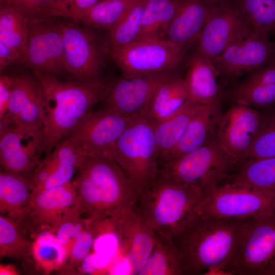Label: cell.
Instances as JSON below:
<instances>
[{"label": "cell", "mask_w": 275, "mask_h": 275, "mask_svg": "<svg viewBox=\"0 0 275 275\" xmlns=\"http://www.w3.org/2000/svg\"><path fill=\"white\" fill-rule=\"evenodd\" d=\"M72 181L82 215L106 221L136 209L139 193L109 155L86 154Z\"/></svg>", "instance_id": "cell-1"}, {"label": "cell", "mask_w": 275, "mask_h": 275, "mask_svg": "<svg viewBox=\"0 0 275 275\" xmlns=\"http://www.w3.org/2000/svg\"><path fill=\"white\" fill-rule=\"evenodd\" d=\"M32 72L42 90V135L46 156L96 103L106 98L113 80L67 81L48 73Z\"/></svg>", "instance_id": "cell-2"}, {"label": "cell", "mask_w": 275, "mask_h": 275, "mask_svg": "<svg viewBox=\"0 0 275 275\" xmlns=\"http://www.w3.org/2000/svg\"><path fill=\"white\" fill-rule=\"evenodd\" d=\"M245 219L198 215L173 238L183 259L184 275L224 272L238 245Z\"/></svg>", "instance_id": "cell-3"}, {"label": "cell", "mask_w": 275, "mask_h": 275, "mask_svg": "<svg viewBox=\"0 0 275 275\" xmlns=\"http://www.w3.org/2000/svg\"><path fill=\"white\" fill-rule=\"evenodd\" d=\"M205 197L159 170L151 186L139 196L136 210L155 232L174 238L199 214Z\"/></svg>", "instance_id": "cell-4"}, {"label": "cell", "mask_w": 275, "mask_h": 275, "mask_svg": "<svg viewBox=\"0 0 275 275\" xmlns=\"http://www.w3.org/2000/svg\"><path fill=\"white\" fill-rule=\"evenodd\" d=\"M110 156L141 194L152 184L158 172L154 124L145 114L134 117L112 149Z\"/></svg>", "instance_id": "cell-5"}, {"label": "cell", "mask_w": 275, "mask_h": 275, "mask_svg": "<svg viewBox=\"0 0 275 275\" xmlns=\"http://www.w3.org/2000/svg\"><path fill=\"white\" fill-rule=\"evenodd\" d=\"M227 274L275 275V212L246 218Z\"/></svg>", "instance_id": "cell-6"}, {"label": "cell", "mask_w": 275, "mask_h": 275, "mask_svg": "<svg viewBox=\"0 0 275 275\" xmlns=\"http://www.w3.org/2000/svg\"><path fill=\"white\" fill-rule=\"evenodd\" d=\"M104 46L124 76L177 73L188 57L187 51L167 39H140L121 47Z\"/></svg>", "instance_id": "cell-7"}, {"label": "cell", "mask_w": 275, "mask_h": 275, "mask_svg": "<svg viewBox=\"0 0 275 275\" xmlns=\"http://www.w3.org/2000/svg\"><path fill=\"white\" fill-rule=\"evenodd\" d=\"M62 34L65 67L75 81H100L108 57L103 39L71 19L57 18Z\"/></svg>", "instance_id": "cell-8"}, {"label": "cell", "mask_w": 275, "mask_h": 275, "mask_svg": "<svg viewBox=\"0 0 275 275\" xmlns=\"http://www.w3.org/2000/svg\"><path fill=\"white\" fill-rule=\"evenodd\" d=\"M233 164L214 137L199 149L162 164L158 170L179 183L198 188L205 197L226 179Z\"/></svg>", "instance_id": "cell-9"}, {"label": "cell", "mask_w": 275, "mask_h": 275, "mask_svg": "<svg viewBox=\"0 0 275 275\" xmlns=\"http://www.w3.org/2000/svg\"><path fill=\"white\" fill-rule=\"evenodd\" d=\"M80 215L78 198L71 181L32 194L24 214L16 224L35 239L42 232L56 233L62 224Z\"/></svg>", "instance_id": "cell-10"}, {"label": "cell", "mask_w": 275, "mask_h": 275, "mask_svg": "<svg viewBox=\"0 0 275 275\" xmlns=\"http://www.w3.org/2000/svg\"><path fill=\"white\" fill-rule=\"evenodd\" d=\"M275 212V198L253 187L226 183L205 197L199 215L221 219H246Z\"/></svg>", "instance_id": "cell-11"}, {"label": "cell", "mask_w": 275, "mask_h": 275, "mask_svg": "<svg viewBox=\"0 0 275 275\" xmlns=\"http://www.w3.org/2000/svg\"><path fill=\"white\" fill-rule=\"evenodd\" d=\"M134 116H123L106 107L90 111L64 138L85 154L109 155L114 145Z\"/></svg>", "instance_id": "cell-12"}, {"label": "cell", "mask_w": 275, "mask_h": 275, "mask_svg": "<svg viewBox=\"0 0 275 275\" xmlns=\"http://www.w3.org/2000/svg\"><path fill=\"white\" fill-rule=\"evenodd\" d=\"M261 122L262 113L245 105L233 103L223 113L214 139L234 164L249 159Z\"/></svg>", "instance_id": "cell-13"}, {"label": "cell", "mask_w": 275, "mask_h": 275, "mask_svg": "<svg viewBox=\"0 0 275 275\" xmlns=\"http://www.w3.org/2000/svg\"><path fill=\"white\" fill-rule=\"evenodd\" d=\"M275 60V42L269 36L254 33L228 47L212 62L222 86Z\"/></svg>", "instance_id": "cell-14"}, {"label": "cell", "mask_w": 275, "mask_h": 275, "mask_svg": "<svg viewBox=\"0 0 275 275\" xmlns=\"http://www.w3.org/2000/svg\"><path fill=\"white\" fill-rule=\"evenodd\" d=\"M21 61L33 71L58 77L66 72L63 41L57 18L29 21V33Z\"/></svg>", "instance_id": "cell-15"}, {"label": "cell", "mask_w": 275, "mask_h": 275, "mask_svg": "<svg viewBox=\"0 0 275 275\" xmlns=\"http://www.w3.org/2000/svg\"><path fill=\"white\" fill-rule=\"evenodd\" d=\"M254 33L233 3L216 6L200 34L196 49L212 64L230 45Z\"/></svg>", "instance_id": "cell-16"}, {"label": "cell", "mask_w": 275, "mask_h": 275, "mask_svg": "<svg viewBox=\"0 0 275 275\" xmlns=\"http://www.w3.org/2000/svg\"><path fill=\"white\" fill-rule=\"evenodd\" d=\"M44 153L42 131L20 126L0 130V163L8 171L31 176Z\"/></svg>", "instance_id": "cell-17"}, {"label": "cell", "mask_w": 275, "mask_h": 275, "mask_svg": "<svg viewBox=\"0 0 275 275\" xmlns=\"http://www.w3.org/2000/svg\"><path fill=\"white\" fill-rule=\"evenodd\" d=\"M177 73L142 76H124L113 80L111 90L103 100L105 107L125 117L141 114L157 87Z\"/></svg>", "instance_id": "cell-18"}, {"label": "cell", "mask_w": 275, "mask_h": 275, "mask_svg": "<svg viewBox=\"0 0 275 275\" xmlns=\"http://www.w3.org/2000/svg\"><path fill=\"white\" fill-rule=\"evenodd\" d=\"M110 222L131 274H138L154 248L155 232L143 221L136 209Z\"/></svg>", "instance_id": "cell-19"}, {"label": "cell", "mask_w": 275, "mask_h": 275, "mask_svg": "<svg viewBox=\"0 0 275 275\" xmlns=\"http://www.w3.org/2000/svg\"><path fill=\"white\" fill-rule=\"evenodd\" d=\"M215 7L205 0H180L166 39L187 52Z\"/></svg>", "instance_id": "cell-20"}, {"label": "cell", "mask_w": 275, "mask_h": 275, "mask_svg": "<svg viewBox=\"0 0 275 275\" xmlns=\"http://www.w3.org/2000/svg\"><path fill=\"white\" fill-rule=\"evenodd\" d=\"M222 114L221 102L199 105L179 142L160 166L199 149L213 139Z\"/></svg>", "instance_id": "cell-21"}, {"label": "cell", "mask_w": 275, "mask_h": 275, "mask_svg": "<svg viewBox=\"0 0 275 275\" xmlns=\"http://www.w3.org/2000/svg\"><path fill=\"white\" fill-rule=\"evenodd\" d=\"M187 71L184 78L189 95V100L198 104L221 102L223 98V86L213 65L196 48L188 56Z\"/></svg>", "instance_id": "cell-22"}, {"label": "cell", "mask_w": 275, "mask_h": 275, "mask_svg": "<svg viewBox=\"0 0 275 275\" xmlns=\"http://www.w3.org/2000/svg\"><path fill=\"white\" fill-rule=\"evenodd\" d=\"M188 100L185 80L177 74L160 84L142 114L155 126L180 111Z\"/></svg>", "instance_id": "cell-23"}, {"label": "cell", "mask_w": 275, "mask_h": 275, "mask_svg": "<svg viewBox=\"0 0 275 275\" xmlns=\"http://www.w3.org/2000/svg\"><path fill=\"white\" fill-rule=\"evenodd\" d=\"M33 185L31 177L1 168L0 213L15 223L24 214L30 204Z\"/></svg>", "instance_id": "cell-24"}, {"label": "cell", "mask_w": 275, "mask_h": 275, "mask_svg": "<svg viewBox=\"0 0 275 275\" xmlns=\"http://www.w3.org/2000/svg\"><path fill=\"white\" fill-rule=\"evenodd\" d=\"M153 250L139 275H184L181 253L173 238L155 232Z\"/></svg>", "instance_id": "cell-25"}, {"label": "cell", "mask_w": 275, "mask_h": 275, "mask_svg": "<svg viewBox=\"0 0 275 275\" xmlns=\"http://www.w3.org/2000/svg\"><path fill=\"white\" fill-rule=\"evenodd\" d=\"M199 105L189 100L180 111L154 126L158 168L179 142Z\"/></svg>", "instance_id": "cell-26"}, {"label": "cell", "mask_w": 275, "mask_h": 275, "mask_svg": "<svg viewBox=\"0 0 275 275\" xmlns=\"http://www.w3.org/2000/svg\"><path fill=\"white\" fill-rule=\"evenodd\" d=\"M226 183L249 186L275 198V156L250 159L240 165L237 173L228 175Z\"/></svg>", "instance_id": "cell-27"}, {"label": "cell", "mask_w": 275, "mask_h": 275, "mask_svg": "<svg viewBox=\"0 0 275 275\" xmlns=\"http://www.w3.org/2000/svg\"><path fill=\"white\" fill-rule=\"evenodd\" d=\"M180 0H147L136 40L166 39Z\"/></svg>", "instance_id": "cell-28"}, {"label": "cell", "mask_w": 275, "mask_h": 275, "mask_svg": "<svg viewBox=\"0 0 275 275\" xmlns=\"http://www.w3.org/2000/svg\"><path fill=\"white\" fill-rule=\"evenodd\" d=\"M29 33L28 18L16 7L0 2V41L18 53L21 59Z\"/></svg>", "instance_id": "cell-29"}, {"label": "cell", "mask_w": 275, "mask_h": 275, "mask_svg": "<svg viewBox=\"0 0 275 275\" xmlns=\"http://www.w3.org/2000/svg\"><path fill=\"white\" fill-rule=\"evenodd\" d=\"M138 0H99L85 10L76 22L92 29L112 28Z\"/></svg>", "instance_id": "cell-30"}, {"label": "cell", "mask_w": 275, "mask_h": 275, "mask_svg": "<svg viewBox=\"0 0 275 275\" xmlns=\"http://www.w3.org/2000/svg\"><path fill=\"white\" fill-rule=\"evenodd\" d=\"M147 0H138L110 29L103 38L106 46L118 47L135 41L140 32Z\"/></svg>", "instance_id": "cell-31"}, {"label": "cell", "mask_w": 275, "mask_h": 275, "mask_svg": "<svg viewBox=\"0 0 275 275\" xmlns=\"http://www.w3.org/2000/svg\"><path fill=\"white\" fill-rule=\"evenodd\" d=\"M233 3L254 33L275 34V0H234Z\"/></svg>", "instance_id": "cell-32"}, {"label": "cell", "mask_w": 275, "mask_h": 275, "mask_svg": "<svg viewBox=\"0 0 275 275\" xmlns=\"http://www.w3.org/2000/svg\"><path fill=\"white\" fill-rule=\"evenodd\" d=\"M249 106L270 108L275 104V84L254 85L241 82L230 85L223 99Z\"/></svg>", "instance_id": "cell-33"}, {"label": "cell", "mask_w": 275, "mask_h": 275, "mask_svg": "<svg viewBox=\"0 0 275 275\" xmlns=\"http://www.w3.org/2000/svg\"><path fill=\"white\" fill-rule=\"evenodd\" d=\"M32 256L46 273L59 269L68 257L64 246L53 233L44 231L39 234L33 242Z\"/></svg>", "instance_id": "cell-34"}, {"label": "cell", "mask_w": 275, "mask_h": 275, "mask_svg": "<svg viewBox=\"0 0 275 275\" xmlns=\"http://www.w3.org/2000/svg\"><path fill=\"white\" fill-rule=\"evenodd\" d=\"M33 241L29 239L8 216H0V257L18 260L27 259L32 256Z\"/></svg>", "instance_id": "cell-35"}, {"label": "cell", "mask_w": 275, "mask_h": 275, "mask_svg": "<svg viewBox=\"0 0 275 275\" xmlns=\"http://www.w3.org/2000/svg\"><path fill=\"white\" fill-rule=\"evenodd\" d=\"M39 85V82L34 74L14 75V85L8 108L0 119V129L13 126L24 105Z\"/></svg>", "instance_id": "cell-36"}, {"label": "cell", "mask_w": 275, "mask_h": 275, "mask_svg": "<svg viewBox=\"0 0 275 275\" xmlns=\"http://www.w3.org/2000/svg\"><path fill=\"white\" fill-rule=\"evenodd\" d=\"M274 156L275 108H273L262 114L261 126L253 143L249 160Z\"/></svg>", "instance_id": "cell-37"}, {"label": "cell", "mask_w": 275, "mask_h": 275, "mask_svg": "<svg viewBox=\"0 0 275 275\" xmlns=\"http://www.w3.org/2000/svg\"><path fill=\"white\" fill-rule=\"evenodd\" d=\"M42 108V90L39 83L12 126H20L25 129L42 132L43 123Z\"/></svg>", "instance_id": "cell-38"}, {"label": "cell", "mask_w": 275, "mask_h": 275, "mask_svg": "<svg viewBox=\"0 0 275 275\" xmlns=\"http://www.w3.org/2000/svg\"><path fill=\"white\" fill-rule=\"evenodd\" d=\"M99 1L52 0L47 9L46 16L76 21L85 10Z\"/></svg>", "instance_id": "cell-39"}, {"label": "cell", "mask_w": 275, "mask_h": 275, "mask_svg": "<svg viewBox=\"0 0 275 275\" xmlns=\"http://www.w3.org/2000/svg\"><path fill=\"white\" fill-rule=\"evenodd\" d=\"M59 159L60 160V158ZM60 161L54 171L43 182L33 189L32 194L44 189L60 186L71 181L78 168L61 160Z\"/></svg>", "instance_id": "cell-40"}, {"label": "cell", "mask_w": 275, "mask_h": 275, "mask_svg": "<svg viewBox=\"0 0 275 275\" xmlns=\"http://www.w3.org/2000/svg\"><path fill=\"white\" fill-rule=\"evenodd\" d=\"M95 235L87 226L77 235L68 254L72 265H78L87 256L92 246Z\"/></svg>", "instance_id": "cell-41"}, {"label": "cell", "mask_w": 275, "mask_h": 275, "mask_svg": "<svg viewBox=\"0 0 275 275\" xmlns=\"http://www.w3.org/2000/svg\"><path fill=\"white\" fill-rule=\"evenodd\" d=\"M81 216L65 222L56 233L57 239L65 248L67 255L77 235L86 228V219L82 218Z\"/></svg>", "instance_id": "cell-42"}, {"label": "cell", "mask_w": 275, "mask_h": 275, "mask_svg": "<svg viewBox=\"0 0 275 275\" xmlns=\"http://www.w3.org/2000/svg\"><path fill=\"white\" fill-rule=\"evenodd\" d=\"M52 0H1L21 11L29 21L46 16L47 9Z\"/></svg>", "instance_id": "cell-43"}, {"label": "cell", "mask_w": 275, "mask_h": 275, "mask_svg": "<svg viewBox=\"0 0 275 275\" xmlns=\"http://www.w3.org/2000/svg\"><path fill=\"white\" fill-rule=\"evenodd\" d=\"M246 84H275V60L249 73L240 81Z\"/></svg>", "instance_id": "cell-44"}, {"label": "cell", "mask_w": 275, "mask_h": 275, "mask_svg": "<svg viewBox=\"0 0 275 275\" xmlns=\"http://www.w3.org/2000/svg\"><path fill=\"white\" fill-rule=\"evenodd\" d=\"M14 85V75L2 74L0 76V119L6 114Z\"/></svg>", "instance_id": "cell-45"}, {"label": "cell", "mask_w": 275, "mask_h": 275, "mask_svg": "<svg viewBox=\"0 0 275 275\" xmlns=\"http://www.w3.org/2000/svg\"><path fill=\"white\" fill-rule=\"evenodd\" d=\"M21 59V56L0 41V71Z\"/></svg>", "instance_id": "cell-46"}, {"label": "cell", "mask_w": 275, "mask_h": 275, "mask_svg": "<svg viewBox=\"0 0 275 275\" xmlns=\"http://www.w3.org/2000/svg\"><path fill=\"white\" fill-rule=\"evenodd\" d=\"M19 274V272L14 265L11 264H1V275H16Z\"/></svg>", "instance_id": "cell-47"}, {"label": "cell", "mask_w": 275, "mask_h": 275, "mask_svg": "<svg viewBox=\"0 0 275 275\" xmlns=\"http://www.w3.org/2000/svg\"><path fill=\"white\" fill-rule=\"evenodd\" d=\"M208 3L214 6H220L232 3L234 0H205Z\"/></svg>", "instance_id": "cell-48"}, {"label": "cell", "mask_w": 275, "mask_h": 275, "mask_svg": "<svg viewBox=\"0 0 275 275\" xmlns=\"http://www.w3.org/2000/svg\"><path fill=\"white\" fill-rule=\"evenodd\" d=\"M275 35V34H274Z\"/></svg>", "instance_id": "cell-49"}]
</instances>
